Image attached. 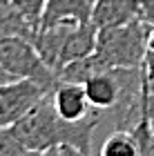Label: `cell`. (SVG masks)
Instances as JSON below:
<instances>
[{"mask_svg":"<svg viewBox=\"0 0 154 156\" xmlns=\"http://www.w3.org/2000/svg\"><path fill=\"white\" fill-rule=\"evenodd\" d=\"M98 120H101V109H94L83 120L60 118L52 103V91H49L29 114H25L16 125H11V129L29 150L36 152L69 145L81 152L92 154V136Z\"/></svg>","mask_w":154,"mask_h":156,"instance_id":"6da1fadb","label":"cell"},{"mask_svg":"<svg viewBox=\"0 0 154 156\" xmlns=\"http://www.w3.org/2000/svg\"><path fill=\"white\" fill-rule=\"evenodd\" d=\"M148 51V36L141 20L98 29L96 34V49L92 60L98 72L109 69H136L141 67L143 56Z\"/></svg>","mask_w":154,"mask_h":156,"instance_id":"7a4b0ae2","label":"cell"},{"mask_svg":"<svg viewBox=\"0 0 154 156\" xmlns=\"http://www.w3.org/2000/svg\"><path fill=\"white\" fill-rule=\"evenodd\" d=\"M0 65L11 78H27L38 83L45 91H54L58 74L40 58L34 42L25 36H9L0 40Z\"/></svg>","mask_w":154,"mask_h":156,"instance_id":"3957f363","label":"cell"},{"mask_svg":"<svg viewBox=\"0 0 154 156\" xmlns=\"http://www.w3.org/2000/svg\"><path fill=\"white\" fill-rule=\"evenodd\" d=\"M45 91L38 83L27 78H13L0 85V127L16 125L25 114L45 98Z\"/></svg>","mask_w":154,"mask_h":156,"instance_id":"277c9868","label":"cell"},{"mask_svg":"<svg viewBox=\"0 0 154 156\" xmlns=\"http://www.w3.org/2000/svg\"><path fill=\"white\" fill-rule=\"evenodd\" d=\"M52 103L58 116L65 120H83L94 109L87 101L85 87L81 83H67V80H58V85L52 91Z\"/></svg>","mask_w":154,"mask_h":156,"instance_id":"5b68a950","label":"cell"},{"mask_svg":"<svg viewBox=\"0 0 154 156\" xmlns=\"http://www.w3.org/2000/svg\"><path fill=\"white\" fill-rule=\"evenodd\" d=\"M96 25L92 20L87 23H74L72 29L67 31L65 42H63V49H60V58H58V72L65 65L74 60H81V58H87L89 54H94L96 49Z\"/></svg>","mask_w":154,"mask_h":156,"instance_id":"8992f818","label":"cell"},{"mask_svg":"<svg viewBox=\"0 0 154 156\" xmlns=\"http://www.w3.org/2000/svg\"><path fill=\"white\" fill-rule=\"evenodd\" d=\"M89 20L96 29L121 27L138 20V0H94Z\"/></svg>","mask_w":154,"mask_h":156,"instance_id":"52a82bcc","label":"cell"},{"mask_svg":"<svg viewBox=\"0 0 154 156\" xmlns=\"http://www.w3.org/2000/svg\"><path fill=\"white\" fill-rule=\"evenodd\" d=\"M92 16V0H45L38 27L56 23H87Z\"/></svg>","mask_w":154,"mask_h":156,"instance_id":"ba28073f","label":"cell"},{"mask_svg":"<svg viewBox=\"0 0 154 156\" xmlns=\"http://www.w3.org/2000/svg\"><path fill=\"white\" fill-rule=\"evenodd\" d=\"M9 36H25L29 38L34 36V29L29 23L13 9V5L9 0H0V40L9 38Z\"/></svg>","mask_w":154,"mask_h":156,"instance_id":"9c48e42d","label":"cell"},{"mask_svg":"<svg viewBox=\"0 0 154 156\" xmlns=\"http://www.w3.org/2000/svg\"><path fill=\"white\" fill-rule=\"evenodd\" d=\"M98 156H141V152H138L134 136L127 129H116L105 138Z\"/></svg>","mask_w":154,"mask_h":156,"instance_id":"30bf717a","label":"cell"},{"mask_svg":"<svg viewBox=\"0 0 154 156\" xmlns=\"http://www.w3.org/2000/svg\"><path fill=\"white\" fill-rule=\"evenodd\" d=\"M43 152L29 150L11 127H0V156H40Z\"/></svg>","mask_w":154,"mask_h":156,"instance_id":"8fae6325","label":"cell"},{"mask_svg":"<svg viewBox=\"0 0 154 156\" xmlns=\"http://www.w3.org/2000/svg\"><path fill=\"white\" fill-rule=\"evenodd\" d=\"M13 5V9H16L20 16H23L29 27L34 31L38 29L40 25V18H43V9H45V0H9ZM34 38V36H31Z\"/></svg>","mask_w":154,"mask_h":156,"instance_id":"7c38bea8","label":"cell"},{"mask_svg":"<svg viewBox=\"0 0 154 156\" xmlns=\"http://www.w3.org/2000/svg\"><path fill=\"white\" fill-rule=\"evenodd\" d=\"M138 74H141V83L152 94L154 91V49L148 47V51L143 56V62H141V67H138Z\"/></svg>","mask_w":154,"mask_h":156,"instance_id":"4fadbf2b","label":"cell"},{"mask_svg":"<svg viewBox=\"0 0 154 156\" xmlns=\"http://www.w3.org/2000/svg\"><path fill=\"white\" fill-rule=\"evenodd\" d=\"M138 20L145 27H154V0H138Z\"/></svg>","mask_w":154,"mask_h":156,"instance_id":"5bb4252c","label":"cell"},{"mask_svg":"<svg viewBox=\"0 0 154 156\" xmlns=\"http://www.w3.org/2000/svg\"><path fill=\"white\" fill-rule=\"evenodd\" d=\"M58 154L60 156H92V154L81 152V150H76V147H69V145H60L58 147Z\"/></svg>","mask_w":154,"mask_h":156,"instance_id":"9a60e30c","label":"cell"},{"mask_svg":"<svg viewBox=\"0 0 154 156\" xmlns=\"http://www.w3.org/2000/svg\"><path fill=\"white\" fill-rule=\"evenodd\" d=\"M148 112H150V118L154 120V91L148 96Z\"/></svg>","mask_w":154,"mask_h":156,"instance_id":"2e32d148","label":"cell"},{"mask_svg":"<svg viewBox=\"0 0 154 156\" xmlns=\"http://www.w3.org/2000/svg\"><path fill=\"white\" fill-rule=\"evenodd\" d=\"M7 80H13V78L5 72V67H2V65H0V85H2V83H7Z\"/></svg>","mask_w":154,"mask_h":156,"instance_id":"e0dca14e","label":"cell"},{"mask_svg":"<svg viewBox=\"0 0 154 156\" xmlns=\"http://www.w3.org/2000/svg\"><path fill=\"white\" fill-rule=\"evenodd\" d=\"M40 156H60V154H58V147H49V150H45Z\"/></svg>","mask_w":154,"mask_h":156,"instance_id":"ac0fdd59","label":"cell"},{"mask_svg":"<svg viewBox=\"0 0 154 156\" xmlns=\"http://www.w3.org/2000/svg\"><path fill=\"white\" fill-rule=\"evenodd\" d=\"M92 2H94V0H92Z\"/></svg>","mask_w":154,"mask_h":156,"instance_id":"d6986e66","label":"cell"}]
</instances>
